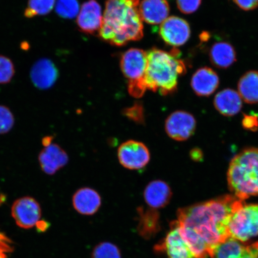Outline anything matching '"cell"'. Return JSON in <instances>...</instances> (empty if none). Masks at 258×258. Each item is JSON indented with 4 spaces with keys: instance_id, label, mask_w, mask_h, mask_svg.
<instances>
[{
    "instance_id": "obj_32",
    "label": "cell",
    "mask_w": 258,
    "mask_h": 258,
    "mask_svg": "<svg viewBox=\"0 0 258 258\" xmlns=\"http://www.w3.org/2000/svg\"><path fill=\"white\" fill-rule=\"evenodd\" d=\"M243 124L245 128L253 130L258 127V118L253 115H245Z\"/></svg>"
},
{
    "instance_id": "obj_25",
    "label": "cell",
    "mask_w": 258,
    "mask_h": 258,
    "mask_svg": "<svg viewBox=\"0 0 258 258\" xmlns=\"http://www.w3.org/2000/svg\"><path fill=\"white\" fill-rule=\"evenodd\" d=\"M56 14L63 19H73L78 16L80 6L78 0H57Z\"/></svg>"
},
{
    "instance_id": "obj_23",
    "label": "cell",
    "mask_w": 258,
    "mask_h": 258,
    "mask_svg": "<svg viewBox=\"0 0 258 258\" xmlns=\"http://www.w3.org/2000/svg\"><path fill=\"white\" fill-rule=\"evenodd\" d=\"M238 93L247 104L258 103V72L250 71L244 74L238 83Z\"/></svg>"
},
{
    "instance_id": "obj_24",
    "label": "cell",
    "mask_w": 258,
    "mask_h": 258,
    "mask_svg": "<svg viewBox=\"0 0 258 258\" xmlns=\"http://www.w3.org/2000/svg\"><path fill=\"white\" fill-rule=\"evenodd\" d=\"M56 2V0H29L24 15L27 18L46 15L52 11Z\"/></svg>"
},
{
    "instance_id": "obj_6",
    "label": "cell",
    "mask_w": 258,
    "mask_h": 258,
    "mask_svg": "<svg viewBox=\"0 0 258 258\" xmlns=\"http://www.w3.org/2000/svg\"><path fill=\"white\" fill-rule=\"evenodd\" d=\"M230 237L241 242L258 235V205L243 202L235 209L229 224Z\"/></svg>"
},
{
    "instance_id": "obj_4",
    "label": "cell",
    "mask_w": 258,
    "mask_h": 258,
    "mask_svg": "<svg viewBox=\"0 0 258 258\" xmlns=\"http://www.w3.org/2000/svg\"><path fill=\"white\" fill-rule=\"evenodd\" d=\"M227 180L231 192L240 201L258 196V148H247L233 158Z\"/></svg>"
},
{
    "instance_id": "obj_5",
    "label": "cell",
    "mask_w": 258,
    "mask_h": 258,
    "mask_svg": "<svg viewBox=\"0 0 258 258\" xmlns=\"http://www.w3.org/2000/svg\"><path fill=\"white\" fill-rule=\"evenodd\" d=\"M147 66V52L143 50L131 48L121 56V69L128 80L129 94L134 98H141L147 90L145 82Z\"/></svg>"
},
{
    "instance_id": "obj_17",
    "label": "cell",
    "mask_w": 258,
    "mask_h": 258,
    "mask_svg": "<svg viewBox=\"0 0 258 258\" xmlns=\"http://www.w3.org/2000/svg\"><path fill=\"white\" fill-rule=\"evenodd\" d=\"M102 199L96 190L85 187L74 193L73 205L79 214L83 215H93L101 208Z\"/></svg>"
},
{
    "instance_id": "obj_15",
    "label": "cell",
    "mask_w": 258,
    "mask_h": 258,
    "mask_svg": "<svg viewBox=\"0 0 258 258\" xmlns=\"http://www.w3.org/2000/svg\"><path fill=\"white\" fill-rule=\"evenodd\" d=\"M30 76L32 82L36 88L46 90L56 83L58 72L56 66L50 59L43 58L32 66Z\"/></svg>"
},
{
    "instance_id": "obj_12",
    "label": "cell",
    "mask_w": 258,
    "mask_h": 258,
    "mask_svg": "<svg viewBox=\"0 0 258 258\" xmlns=\"http://www.w3.org/2000/svg\"><path fill=\"white\" fill-rule=\"evenodd\" d=\"M103 20L101 6L96 0L84 3L77 16V24L80 31L88 34L99 32Z\"/></svg>"
},
{
    "instance_id": "obj_28",
    "label": "cell",
    "mask_w": 258,
    "mask_h": 258,
    "mask_svg": "<svg viewBox=\"0 0 258 258\" xmlns=\"http://www.w3.org/2000/svg\"><path fill=\"white\" fill-rule=\"evenodd\" d=\"M15 124L14 114L7 106L0 105V135L8 134Z\"/></svg>"
},
{
    "instance_id": "obj_35",
    "label": "cell",
    "mask_w": 258,
    "mask_h": 258,
    "mask_svg": "<svg viewBox=\"0 0 258 258\" xmlns=\"http://www.w3.org/2000/svg\"><path fill=\"white\" fill-rule=\"evenodd\" d=\"M53 137L51 136H47L43 138L42 140V144L44 147H47L52 143Z\"/></svg>"
},
{
    "instance_id": "obj_29",
    "label": "cell",
    "mask_w": 258,
    "mask_h": 258,
    "mask_svg": "<svg viewBox=\"0 0 258 258\" xmlns=\"http://www.w3.org/2000/svg\"><path fill=\"white\" fill-rule=\"evenodd\" d=\"M15 74V67L8 57L0 55V84L8 83Z\"/></svg>"
},
{
    "instance_id": "obj_20",
    "label": "cell",
    "mask_w": 258,
    "mask_h": 258,
    "mask_svg": "<svg viewBox=\"0 0 258 258\" xmlns=\"http://www.w3.org/2000/svg\"><path fill=\"white\" fill-rule=\"evenodd\" d=\"M214 105L222 115L230 117L236 115L241 110L242 99L239 93L235 90L224 89L215 97Z\"/></svg>"
},
{
    "instance_id": "obj_37",
    "label": "cell",
    "mask_w": 258,
    "mask_h": 258,
    "mask_svg": "<svg viewBox=\"0 0 258 258\" xmlns=\"http://www.w3.org/2000/svg\"><path fill=\"white\" fill-rule=\"evenodd\" d=\"M0 258H6L5 254L3 253H0Z\"/></svg>"
},
{
    "instance_id": "obj_11",
    "label": "cell",
    "mask_w": 258,
    "mask_h": 258,
    "mask_svg": "<svg viewBox=\"0 0 258 258\" xmlns=\"http://www.w3.org/2000/svg\"><path fill=\"white\" fill-rule=\"evenodd\" d=\"M159 34L166 44L175 47L186 43L191 35V30L184 19L170 16L161 24Z\"/></svg>"
},
{
    "instance_id": "obj_34",
    "label": "cell",
    "mask_w": 258,
    "mask_h": 258,
    "mask_svg": "<svg viewBox=\"0 0 258 258\" xmlns=\"http://www.w3.org/2000/svg\"><path fill=\"white\" fill-rule=\"evenodd\" d=\"M36 226L38 231L43 232L48 228V224L46 221L40 220L37 222Z\"/></svg>"
},
{
    "instance_id": "obj_36",
    "label": "cell",
    "mask_w": 258,
    "mask_h": 258,
    "mask_svg": "<svg viewBox=\"0 0 258 258\" xmlns=\"http://www.w3.org/2000/svg\"><path fill=\"white\" fill-rule=\"evenodd\" d=\"M210 37H211V35H210L209 32L206 31L203 32L201 35H200L201 40L203 42L208 41L209 40Z\"/></svg>"
},
{
    "instance_id": "obj_7",
    "label": "cell",
    "mask_w": 258,
    "mask_h": 258,
    "mask_svg": "<svg viewBox=\"0 0 258 258\" xmlns=\"http://www.w3.org/2000/svg\"><path fill=\"white\" fill-rule=\"evenodd\" d=\"M119 162L129 170L144 168L149 163L151 155L149 149L144 143L128 140L119 147L117 151Z\"/></svg>"
},
{
    "instance_id": "obj_27",
    "label": "cell",
    "mask_w": 258,
    "mask_h": 258,
    "mask_svg": "<svg viewBox=\"0 0 258 258\" xmlns=\"http://www.w3.org/2000/svg\"><path fill=\"white\" fill-rule=\"evenodd\" d=\"M122 114L128 120L137 124H145V113L144 106L141 102H136L130 107L125 108L122 111Z\"/></svg>"
},
{
    "instance_id": "obj_14",
    "label": "cell",
    "mask_w": 258,
    "mask_h": 258,
    "mask_svg": "<svg viewBox=\"0 0 258 258\" xmlns=\"http://www.w3.org/2000/svg\"><path fill=\"white\" fill-rule=\"evenodd\" d=\"M67 153L59 145L51 144L44 147L38 156L41 169L48 175H53L69 162Z\"/></svg>"
},
{
    "instance_id": "obj_8",
    "label": "cell",
    "mask_w": 258,
    "mask_h": 258,
    "mask_svg": "<svg viewBox=\"0 0 258 258\" xmlns=\"http://www.w3.org/2000/svg\"><path fill=\"white\" fill-rule=\"evenodd\" d=\"M157 252H164L167 258H195L188 244L182 236L178 221L170 224V230L164 240L155 247Z\"/></svg>"
},
{
    "instance_id": "obj_31",
    "label": "cell",
    "mask_w": 258,
    "mask_h": 258,
    "mask_svg": "<svg viewBox=\"0 0 258 258\" xmlns=\"http://www.w3.org/2000/svg\"><path fill=\"white\" fill-rule=\"evenodd\" d=\"M238 7L245 11H252L258 7V0H233Z\"/></svg>"
},
{
    "instance_id": "obj_9",
    "label": "cell",
    "mask_w": 258,
    "mask_h": 258,
    "mask_svg": "<svg viewBox=\"0 0 258 258\" xmlns=\"http://www.w3.org/2000/svg\"><path fill=\"white\" fill-rule=\"evenodd\" d=\"M12 215L19 227L29 229L40 221L41 209L39 203L31 197L16 200L12 207Z\"/></svg>"
},
{
    "instance_id": "obj_3",
    "label": "cell",
    "mask_w": 258,
    "mask_h": 258,
    "mask_svg": "<svg viewBox=\"0 0 258 258\" xmlns=\"http://www.w3.org/2000/svg\"><path fill=\"white\" fill-rule=\"evenodd\" d=\"M180 51L174 48L170 52L153 48L147 52L145 82L147 89L161 95H172L177 90L179 76L186 73V67L177 59Z\"/></svg>"
},
{
    "instance_id": "obj_21",
    "label": "cell",
    "mask_w": 258,
    "mask_h": 258,
    "mask_svg": "<svg viewBox=\"0 0 258 258\" xmlns=\"http://www.w3.org/2000/svg\"><path fill=\"white\" fill-rule=\"evenodd\" d=\"M139 215V233L145 238H150L156 234L160 229V214L157 210L152 208L138 209Z\"/></svg>"
},
{
    "instance_id": "obj_33",
    "label": "cell",
    "mask_w": 258,
    "mask_h": 258,
    "mask_svg": "<svg viewBox=\"0 0 258 258\" xmlns=\"http://www.w3.org/2000/svg\"><path fill=\"white\" fill-rule=\"evenodd\" d=\"M190 155L191 159L196 161H201L202 158V151L199 149H193Z\"/></svg>"
},
{
    "instance_id": "obj_19",
    "label": "cell",
    "mask_w": 258,
    "mask_h": 258,
    "mask_svg": "<svg viewBox=\"0 0 258 258\" xmlns=\"http://www.w3.org/2000/svg\"><path fill=\"white\" fill-rule=\"evenodd\" d=\"M218 74L208 67L202 68L194 74L191 85L194 92L199 96H209L218 88Z\"/></svg>"
},
{
    "instance_id": "obj_30",
    "label": "cell",
    "mask_w": 258,
    "mask_h": 258,
    "mask_svg": "<svg viewBox=\"0 0 258 258\" xmlns=\"http://www.w3.org/2000/svg\"><path fill=\"white\" fill-rule=\"evenodd\" d=\"M177 8L184 14H191L198 10L202 0H176Z\"/></svg>"
},
{
    "instance_id": "obj_2",
    "label": "cell",
    "mask_w": 258,
    "mask_h": 258,
    "mask_svg": "<svg viewBox=\"0 0 258 258\" xmlns=\"http://www.w3.org/2000/svg\"><path fill=\"white\" fill-rule=\"evenodd\" d=\"M140 0H106L100 37L115 46H122L144 36Z\"/></svg>"
},
{
    "instance_id": "obj_1",
    "label": "cell",
    "mask_w": 258,
    "mask_h": 258,
    "mask_svg": "<svg viewBox=\"0 0 258 258\" xmlns=\"http://www.w3.org/2000/svg\"><path fill=\"white\" fill-rule=\"evenodd\" d=\"M243 202L226 195L178 209L180 233L195 258L212 257L215 248L230 237L229 224Z\"/></svg>"
},
{
    "instance_id": "obj_26",
    "label": "cell",
    "mask_w": 258,
    "mask_h": 258,
    "mask_svg": "<svg viewBox=\"0 0 258 258\" xmlns=\"http://www.w3.org/2000/svg\"><path fill=\"white\" fill-rule=\"evenodd\" d=\"M92 258H121V254L116 245L109 242H103L94 248Z\"/></svg>"
},
{
    "instance_id": "obj_18",
    "label": "cell",
    "mask_w": 258,
    "mask_h": 258,
    "mask_svg": "<svg viewBox=\"0 0 258 258\" xmlns=\"http://www.w3.org/2000/svg\"><path fill=\"white\" fill-rule=\"evenodd\" d=\"M139 9L142 20L151 25L162 24L170 12L167 0H143Z\"/></svg>"
},
{
    "instance_id": "obj_10",
    "label": "cell",
    "mask_w": 258,
    "mask_h": 258,
    "mask_svg": "<svg viewBox=\"0 0 258 258\" xmlns=\"http://www.w3.org/2000/svg\"><path fill=\"white\" fill-rule=\"evenodd\" d=\"M196 127L194 116L188 112L176 111L171 114L165 121V131L168 136L177 141H184L192 136Z\"/></svg>"
},
{
    "instance_id": "obj_13",
    "label": "cell",
    "mask_w": 258,
    "mask_h": 258,
    "mask_svg": "<svg viewBox=\"0 0 258 258\" xmlns=\"http://www.w3.org/2000/svg\"><path fill=\"white\" fill-rule=\"evenodd\" d=\"M212 258H258V241L246 245L230 237L215 248Z\"/></svg>"
},
{
    "instance_id": "obj_16",
    "label": "cell",
    "mask_w": 258,
    "mask_h": 258,
    "mask_svg": "<svg viewBox=\"0 0 258 258\" xmlns=\"http://www.w3.org/2000/svg\"><path fill=\"white\" fill-rule=\"evenodd\" d=\"M172 198V191L168 183L161 180L151 181L144 191L145 202L154 209H161L168 205Z\"/></svg>"
},
{
    "instance_id": "obj_22",
    "label": "cell",
    "mask_w": 258,
    "mask_h": 258,
    "mask_svg": "<svg viewBox=\"0 0 258 258\" xmlns=\"http://www.w3.org/2000/svg\"><path fill=\"white\" fill-rule=\"evenodd\" d=\"M211 63L218 69L230 67L236 61L234 48L227 42H218L212 46L209 52Z\"/></svg>"
}]
</instances>
